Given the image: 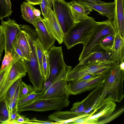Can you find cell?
Wrapping results in <instances>:
<instances>
[{
	"instance_id": "21",
	"label": "cell",
	"mask_w": 124,
	"mask_h": 124,
	"mask_svg": "<svg viewBox=\"0 0 124 124\" xmlns=\"http://www.w3.org/2000/svg\"><path fill=\"white\" fill-rule=\"evenodd\" d=\"M80 115H81L70 110L66 111L59 110L50 114L48 118L49 120L56 122L57 124H70L74 117Z\"/></svg>"
},
{
	"instance_id": "44",
	"label": "cell",
	"mask_w": 124,
	"mask_h": 124,
	"mask_svg": "<svg viewBox=\"0 0 124 124\" xmlns=\"http://www.w3.org/2000/svg\"><path fill=\"white\" fill-rule=\"evenodd\" d=\"M27 2L33 6L40 5L41 1L40 0H26Z\"/></svg>"
},
{
	"instance_id": "16",
	"label": "cell",
	"mask_w": 124,
	"mask_h": 124,
	"mask_svg": "<svg viewBox=\"0 0 124 124\" xmlns=\"http://www.w3.org/2000/svg\"><path fill=\"white\" fill-rule=\"evenodd\" d=\"M42 21L51 34L59 44H61L64 34L54 11L51 9L48 13V18H42Z\"/></svg>"
},
{
	"instance_id": "29",
	"label": "cell",
	"mask_w": 124,
	"mask_h": 124,
	"mask_svg": "<svg viewBox=\"0 0 124 124\" xmlns=\"http://www.w3.org/2000/svg\"><path fill=\"white\" fill-rule=\"evenodd\" d=\"M35 92L33 86L27 85L22 81L20 82L18 100L23 98Z\"/></svg>"
},
{
	"instance_id": "45",
	"label": "cell",
	"mask_w": 124,
	"mask_h": 124,
	"mask_svg": "<svg viewBox=\"0 0 124 124\" xmlns=\"http://www.w3.org/2000/svg\"><path fill=\"white\" fill-rule=\"evenodd\" d=\"M7 68L2 70H0V83L5 75Z\"/></svg>"
},
{
	"instance_id": "46",
	"label": "cell",
	"mask_w": 124,
	"mask_h": 124,
	"mask_svg": "<svg viewBox=\"0 0 124 124\" xmlns=\"http://www.w3.org/2000/svg\"><path fill=\"white\" fill-rule=\"evenodd\" d=\"M34 15L36 16H40L41 12L39 10L35 8L33 10Z\"/></svg>"
},
{
	"instance_id": "10",
	"label": "cell",
	"mask_w": 124,
	"mask_h": 124,
	"mask_svg": "<svg viewBox=\"0 0 124 124\" xmlns=\"http://www.w3.org/2000/svg\"><path fill=\"white\" fill-rule=\"evenodd\" d=\"M103 87V84L95 88L84 100L74 103L70 110L79 114L88 113L97 104Z\"/></svg>"
},
{
	"instance_id": "15",
	"label": "cell",
	"mask_w": 124,
	"mask_h": 124,
	"mask_svg": "<svg viewBox=\"0 0 124 124\" xmlns=\"http://www.w3.org/2000/svg\"><path fill=\"white\" fill-rule=\"evenodd\" d=\"M1 20L5 39V53H11L12 43L16 35L20 30V26L15 20L10 19L9 17L6 21L3 19Z\"/></svg>"
},
{
	"instance_id": "36",
	"label": "cell",
	"mask_w": 124,
	"mask_h": 124,
	"mask_svg": "<svg viewBox=\"0 0 124 124\" xmlns=\"http://www.w3.org/2000/svg\"><path fill=\"white\" fill-rule=\"evenodd\" d=\"M5 39L3 28L0 25V62L1 60L3 51L5 48Z\"/></svg>"
},
{
	"instance_id": "14",
	"label": "cell",
	"mask_w": 124,
	"mask_h": 124,
	"mask_svg": "<svg viewBox=\"0 0 124 124\" xmlns=\"http://www.w3.org/2000/svg\"><path fill=\"white\" fill-rule=\"evenodd\" d=\"M40 16L35 17L34 26L37 38L45 50L48 51L54 45L56 39L51 34L46 28Z\"/></svg>"
},
{
	"instance_id": "48",
	"label": "cell",
	"mask_w": 124,
	"mask_h": 124,
	"mask_svg": "<svg viewBox=\"0 0 124 124\" xmlns=\"http://www.w3.org/2000/svg\"><path fill=\"white\" fill-rule=\"evenodd\" d=\"M10 8H11L12 4L10 0H6Z\"/></svg>"
},
{
	"instance_id": "40",
	"label": "cell",
	"mask_w": 124,
	"mask_h": 124,
	"mask_svg": "<svg viewBox=\"0 0 124 124\" xmlns=\"http://www.w3.org/2000/svg\"><path fill=\"white\" fill-rule=\"evenodd\" d=\"M20 85V84L16 89L13 98V102L12 110L15 108L17 107V104L18 100Z\"/></svg>"
},
{
	"instance_id": "50",
	"label": "cell",
	"mask_w": 124,
	"mask_h": 124,
	"mask_svg": "<svg viewBox=\"0 0 124 124\" xmlns=\"http://www.w3.org/2000/svg\"></svg>"
},
{
	"instance_id": "34",
	"label": "cell",
	"mask_w": 124,
	"mask_h": 124,
	"mask_svg": "<svg viewBox=\"0 0 124 124\" xmlns=\"http://www.w3.org/2000/svg\"><path fill=\"white\" fill-rule=\"evenodd\" d=\"M124 111V107H122L115 112L112 113L109 116L104 119L98 121L96 124H104L109 123L114 120L121 115Z\"/></svg>"
},
{
	"instance_id": "22",
	"label": "cell",
	"mask_w": 124,
	"mask_h": 124,
	"mask_svg": "<svg viewBox=\"0 0 124 124\" xmlns=\"http://www.w3.org/2000/svg\"><path fill=\"white\" fill-rule=\"evenodd\" d=\"M111 51L116 62L120 63L124 61V39L118 34L115 35Z\"/></svg>"
},
{
	"instance_id": "13",
	"label": "cell",
	"mask_w": 124,
	"mask_h": 124,
	"mask_svg": "<svg viewBox=\"0 0 124 124\" xmlns=\"http://www.w3.org/2000/svg\"><path fill=\"white\" fill-rule=\"evenodd\" d=\"M116 106L115 101L104 100L99 107L93 110L94 113L88 117L85 124H96L99 119L106 118L111 114L115 110Z\"/></svg>"
},
{
	"instance_id": "26",
	"label": "cell",
	"mask_w": 124,
	"mask_h": 124,
	"mask_svg": "<svg viewBox=\"0 0 124 124\" xmlns=\"http://www.w3.org/2000/svg\"><path fill=\"white\" fill-rule=\"evenodd\" d=\"M115 35L111 34L105 37L99 41L90 52L99 50H103L107 51H111Z\"/></svg>"
},
{
	"instance_id": "24",
	"label": "cell",
	"mask_w": 124,
	"mask_h": 124,
	"mask_svg": "<svg viewBox=\"0 0 124 124\" xmlns=\"http://www.w3.org/2000/svg\"><path fill=\"white\" fill-rule=\"evenodd\" d=\"M21 11L23 18L34 26L35 17L33 10L35 8L28 2H23L21 5Z\"/></svg>"
},
{
	"instance_id": "17",
	"label": "cell",
	"mask_w": 124,
	"mask_h": 124,
	"mask_svg": "<svg viewBox=\"0 0 124 124\" xmlns=\"http://www.w3.org/2000/svg\"><path fill=\"white\" fill-rule=\"evenodd\" d=\"M94 62L116 63L111 51L99 50L90 52L76 66Z\"/></svg>"
},
{
	"instance_id": "1",
	"label": "cell",
	"mask_w": 124,
	"mask_h": 124,
	"mask_svg": "<svg viewBox=\"0 0 124 124\" xmlns=\"http://www.w3.org/2000/svg\"><path fill=\"white\" fill-rule=\"evenodd\" d=\"M20 29L24 32L29 44L30 54L29 60H23L30 81L36 92L43 90L44 78L40 69L37 56L35 41L37 38L35 31L30 26L23 24Z\"/></svg>"
},
{
	"instance_id": "3",
	"label": "cell",
	"mask_w": 124,
	"mask_h": 124,
	"mask_svg": "<svg viewBox=\"0 0 124 124\" xmlns=\"http://www.w3.org/2000/svg\"><path fill=\"white\" fill-rule=\"evenodd\" d=\"M96 22L93 17L76 24L64 35L63 42L67 49L86 41L95 25Z\"/></svg>"
},
{
	"instance_id": "43",
	"label": "cell",
	"mask_w": 124,
	"mask_h": 124,
	"mask_svg": "<svg viewBox=\"0 0 124 124\" xmlns=\"http://www.w3.org/2000/svg\"><path fill=\"white\" fill-rule=\"evenodd\" d=\"M83 2L87 3L100 4L104 3L105 2L100 0H79Z\"/></svg>"
},
{
	"instance_id": "39",
	"label": "cell",
	"mask_w": 124,
	"mask_h": 124,
	"mask_svg": "<svg viewBox=\"0 0 124 124\" xmlns=\"http://www.w3.org/2000/svg\"><path fill=\"white\" fill-rule=\"evenodd\" d=\"M27 124H57L56 122L50 121L49 120L43 121L38 120L36 117H34L31 119H29L27 123Z\"/></svg>"
},
{
	"instance_id": "42",
	"label": "cell",
	"mask_w": 124,
	"mask_h": 124,
	"mask_svg": "<svg viewBox=\"0 0 124 124\" xmlns=\"http://www.w3.org/2000/svg\"><path fill=\"white\" fill-rule=\"evenodd\" d=\"M88 116H89L77 119L72 122L71 124H85Z\"/></svg>"
},
{
	"instance_id": "27",
	"label": "cell",
	"mask_w": 124,
	"mask_h": 124,
	"mask_svg": "<svg viewBox=\"0 0 124 124\" xmlns=\"http://www.w3.org/2000/svg\"><path fill=\"white\" fill-rule=\"evenodd\" d=\"M44 93L42 91L39 92H35L23 98L18 100L17 104V107L31 104L36 100L41 98Z\"/></svg>"
},
{
	"instance_id": "18",
	"label": "cell",
	"mask_w": 124,
	"mask_h": 124,
	"mask_svg": "<svg viewBox=\"0 0 124 124\" xmlns=\"http://www.w3.org/2000/svg\"><path fill=\"white\" fill-rule=\"evenodd\" d=\"M73 1L96 11L101 15L106 17L111 22L114 19L115 8L114 2L96 4L84 2L79 0Z\"/></svg>"
},
{
	"instance_id": "25",
	"label": "cell",
	"mask_w": 124,
	"mask_h": 124,
	"mask_svg": "<svg viewBox=\"0 0 124 124\" xmlns=\"http://www.w3.org/2000/svg\"><path fill=\"white\" fill-rule=\"evenodd\" d=\"M20 78L14 82L8 89L3 98L9 109L10 116L12 112L13 98L16 89L22 81Z\"/></svg>"
},
{
	"instance_id": "9",
	"label": "cell",
	"mask_w": 124,
	"mask_h": 124,
	"mask_svg": "<svg viewBox=\"0 0 124 124\" xmlns=\"http://www.w3.org/2000/svg\"><path fill=\"white\" fill-rule=\"evenodd\" d=\"M54 10L64 35L75 24L72 18L68 2L64 0H51Z\"/></svg>"
},
{
	"instance_id": "19",
	"label": "cell",
	"mask_w": 124,
	"mask_h": 124,
	"mask_svg": "<svg viewBox=\"0 0 124 124\" xmlns=\"http://www.w3.org/2000/svg\"><path fill=\"white\" fill-rule=\"evenodd\" d=\"M115 8L114 18L111 21L116 33L124 39V0H114Z\"/></svg>"
},
{
	"instance_id": "4",
	"label": "cell",
	"mask_w": 124,
	"mask_h": 124,
	"mask_svg": "<svg viewBox=\"0 0 124 124\" xmlns=\"http://www.w3.org/2000/svg\"><path fill=\"white\" fill-rule=\"evenodd\" d=\"M0 83V99L3 98L10 86L16 81L25 77L27 70L23 60L15 51Z\"/></svg>"
},
{
	"instance_id": "32",
	"label": "cell",
	"mask_w": 124,
	"mask_h": 124,
	"mask_svg": "<svg viewBox=\"0 0 124 124\" xmlns=\"http://www.w3.org/2000/svg\"><path fill=\"white\" fill-rule=\"evenodd\" d=\"M12 11L6 0H0V20L10 16Z\"/></svg>"
},
{
	"instance_id": "28",
	"label": "cell",
	"mask_w": 124,
	"mask_h": 124,
	"mask_svg": "<svg viewBox=\"0 0 124 124\" xmlns=\"http://www.w3.org/2000/svg\"><path fill=\"white\" fill-rule=\"evenodd\" d=\"M9 117V109L3 97L0 99V124H6Z\"/></svg>"
},
{
	"instance_id": "8",
	"label": "cell",
	"mask_w": 124,
	"mask_h": 124,
	"mask_svg": "<svg viewBox=\"0 0 124 124\" xmlns=\"http://www.w3.org/2000/svg\"><path fill=\"white\" fill-rule=\"evenodd\" d=\"M72 69L71 66L66 65L58 74L50 87L42 95L41 98L64 97L69 98L71 94L68 88L67 77Z\"/></svg>"
},
{
	"instance_id": "5",
	"label": "cell",
	"mask_w": 124,
	"mask_h": 124,
	"mask_svg": "<svg viewBox=\"0 0 124 124\" xmlns=\"http://www.w3.org/2000/svg\"><path fill=\"white\" fill-rule=\"evenodd\" d=\"M116 63L94 62L76 66L68 73L67 79L68 82L75 81L88 75L106 74Z\"/></svg>"
},
{
	"instance_id": "41",
	"label": "cell",
	"mask_w": 124,
	"mask_h": 124,
	"mask_svg": "<svg viewBox=\"0 0 124 124\" xmlns=\"http://www.w3.org/2000/svg\"><path fill=\"white\" fill-rule=\"evenodd\" d=\"M17 108L18 107H16L12 110V113L10 116L9 120L7 122L12 121L15 119L19 113L17 110Z\"/></svg>"
},
{
	"instance_id": "33",
	"label": "cell",
	"mask_w": 124,
	"mask_h": 124,
	"mask_svg": "<svg viewBox=\"0 0 124 124\" xmlns=\"http://www.w3.org/2000/svg\"><path fill=\"white\" fill-rule=\"evenodd\" d=\"M42 14L44 18L47 19L49 13L52 9L51 0H41L40 4Z\"/></svg>"
},
{
	"instance_id": "23",
	"label": "cell",
	"mask_w": 124,
	"mask_h": 124,
	"mask_svg": "<svg viewBox=\"0 0 124 124\" xmlns=\"http://www.w3.org/2000/svg\"><path fill=\"white\" fill-rule=\"evenodd\" d=\"M15 39L22 52L25 59L29 60L30 52L29 44L24 32L21 29L16 35Z\"/></svg>"
},
{
	"instance_id": "30",
	"label": "cell",
	"mask_w": 124,
	"mask_h": 124,
	"mask_svg": "<svg viewBox=\"0 0 124 124\" xmlns=\"http://www.w3.org/2000/svg\"><path fill=\"white\" fill-rule=\"evenodd\" d=\"M35 43L38 63L40 71L43 75L42 56L43 52L45 49L37 38L35 41Z\"/></svg>"
},
{
	"instance_id": "31",
	"label": "cell",
	"mask_w": 124,
	"mask_h": 124,
	"mask_svg": "<svg viewBox=\"0 0 124 124\" xmlns=\"http://www.w3.org/2000/svg\"><path fill=\"white\" fill-rule=\"evenodd\" d=\"M42 70L45 82L48 79L50 74L47 51L46 50L44 51L42 56Z\"/></svg>"
},
{
	"instance_id": "47",
	"label": "cell",
	"mask_w": 124,
	"mask_h": 124,
	"mask_svg": "<svg viewBox=\"0 0 124 124\" xmlns=\"http://www.w3.org/2000/svg\"><path fill=\"white\" fill-rule=\"evenodd\" d=\"M120 66L121 69L124 70V61L120 63Z\"/></svg>"
},
{
	"instance_id": "7",
	"label": "cell",
	"mask_w": 124,
	"mask_h": 124,
	"mask_svg": "<svg viewBox=\"0 0 124 124\" xmlns=\"http://www.w3.org/2000/svg\"><path fill=\"white\" fill-rule=\"evenodd\" d=\"M67 97L39 98L28 105L18 107L20 112L26 111H44L49 110H60L68 106L70 101Z\"/></svg>"
},
{
	"instance_id": "11",
	"label": "cell",
	"mask_w": 124,
	"mask_h": 124,
	"mask_svg": "<svg viewBox=\"0 0 124 124\" xmlns=\"http://www.w3.org/2000/svg\"><path fill=\"white\" fill-rule=\"evenodd\" d=\"M106 74L95 76L87 79L69 81L68 87L70 94L76 95L103 84L105 81Z\"/></svg>"
},
{
	"instance_id": "38",
	"label": "cell",
	"mask_w": 124,
	"mask_h": 124,
	"mask_svg": "<svg viewBox=\"0 0 124 124\" xmlns=\"http://www.w3.org/2000/svg\"><path fill=\"white\" fill-rule=\"evenodd\" d=\"M16 52L23 60L25 59L23 54L14 39L12 44L11 53Z\"/></svg>"
},
{
	"instance_id": "37",
	"label": "cell",
	"mask_w": 124,
	"mask_h": 124,
	"mask_svg": "<svg viewBox=\"0 0 124 124\" xmlns=\"http://www.w3.org/2000/svg\"><path fill=\"white\" fill-rule=\"evenodd\" d=\"M29 119L23 115H20L18 113L15 119L12 121L8 122L7 124H27Z\"/></svg>"
},
{
	"instance_id": "20",
	"label": "cell",
	"mask_w": 124,
	"mask_h": 124,
	"mask_svg": "<svg viewBox=\"0 0 124 124\" xmlns=\"http://www.w3.org/2000/svg\"><path fill=\"white\" fill-rule=\"evenodd\" d=\"M71 15L76 24L88 18L92 9L75 1L68 2Z\"/></svg>"
},
{
	"instance_id": "2",
	"label": "cell",
	"mask_w": 124,
	"mask_h": 124,
	"mask_svg": "<svg viewBox=\"0 0 124 124\" xmlns=\"http://www.w3.org/2000/svg\"><path fill=\"white\" fill-rule=\"evenodd\" d=\"M119 63H117L106 74L98 107L107 99L120 102L123 98V83L124 70L120 68Z\"/></svg>"
},
{
	"instance_id": "12",
	"label": "cell",
	"mask_w": 124,
	"mask_h": 124,
	"mask_svg": "<svg viewBox=\"0 0 124 124\" xmlns=\"http://www.w3.org/2000/svg\"><path fill=\"white\" fill-rule=\"evenodd\" d=\"M47 54L50 74L47 80L53 82L66 65L64 60L62 46H52L47 51Z\"/></svg>"
},
{
	"instance_id": "35",
	"label": "cell",
	"mask_w": 124,
	"mask_h": 124,
	"mask_svg": "<svg viewBox=\"0 0 124 124\" xmlns=\"http://www.w3.org/2000/svg\"><path fill=\"white\" fill-rule=\"evenodd\" d=\"M13 57L11 53L7 52L5 54L0 70H2L6 68L13 59Z\"/></svg>"
},
{
	"instance_id": "49",
	"label": "cell",
	"mask_w": 124,
	"mask_h": 124,
	"mask_svg": "<svg viewBox=\"0 0 124 124\" xmlns=\"http://www.w3.org/2000/svg\"></svg>"
},
{
	"instance_id": "6",
	"label": "cell",
	"mask_w": 124,
	"mask_h": 124,
	"mask_svg": "<svg viewBox=\"0 0 124 124\" xmlns=\"http://www.w3.org/2000/svg\"><path fill=\"white\" fill-rule=\"evenodd\" d=\"M116 32L111 22L107 20L96 22L91 33L85 43L78 59L80 61L87 55L99 41L105 36Z\"/></svg>"
}]
</instances>
